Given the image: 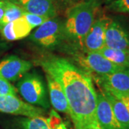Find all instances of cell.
I'll return each mask as SVG.
<instances>
[{
    "instance_id": "cell-1",
    "label": "cell",
    "mask_w": 129,
    "mask_h": 129,
    "mask_svg": "<svg viewBox=\"0 0 129 129\" xmlns=\"http://www.w3.org/2000/svg\"><path fill=\"white\" fill-rule=\"evenodd\" d=\"M38 63L62 88L75 129H88L89 125L97 120V92L91 75L70 60L58 56H46Z\"/></svg>"
},
{
    "instance_id": "cell-2",
    "label": "cell",
    "mask_w": 129,
    "mask_h": 129,
    "mask_svg": "<svg viewBox=\"0 0 129 129\" xmlns=\"http://www.w3.org/2000/svg\"><path fill=\"white\" fill-rule=\"evenodd\" d=\"M98 0H84L69 7L64 21L65 41L82 51L87 33L95 20Z\"/></svg>"
},
{
    "instance_id": "cell-3",
    "label": "cell",
    "mask_w": 129,
    "mask_h": 129,
    "mask_svg": "<svg viewBox=\"0 0 129 129\" xmlns=\"http://www.w3.org/2000/svg\"><path fill=\"white\" fill-rule=\"evenodd\" d=\"M17 88L27 103L43 109L50 108L45 84L37 73H27L19 80Z\"/></svg>"
},
{
    "instance_id": "cell-4",
    "label": "cell",
    "mask_w": 129,
    "mask_h": 129,
    "mask_svg": "<svg viewBox=\"0 0 129 129\" xmlns=\"http://www.w3.org/2000/svg\"><path fill=\"white\" fill-rule=\"evenodd\" d=\"M29 40L45 49H55L65 41L64 22L57 17L49 19L32 32Z\"/></svg>"
},
{
    "instance_id": "cell-5",
    "label": "cell",
    "mask_w": 129,
    "mask_h": 129,
    "mask_svg": "<svg viewBox=\"0 0 129 129\" xmlns=\"http://www.w3.org/2000/svg\"><path fill=\"white\" fill-rule=\"evenodd\" d=\"M75 56L79 64L90 75H104L128 69L113 64L98 52L82 51V52L75 54Z\"/></svg>"
},
{
    "instance_id": "cell-6",
    "label": "cell",
    "mask_w": 129,
    "mask_h": 129,
    "mask_svg": "<svg viewBox=\"0 0 129 129\" xmlns=\"http://www.w3.org/2000/svg\"><path fill=\"white\" fill-rule=\"evenodd\" d=\"M93 78L102 90L108 91L113 95H129V69L104 75H94Z\"/></svg>"
},
{
    "instance_id": "cell-7",
    "label": "cell",
    "mask_w": 129,
    "mask_h": 129,
    "mask_svg": "<svg viewBox=\"0 0 129 129\" xmlns=\"http://www.w3.org/2000/svg\"><path fill=\"white\" fill-rule=\"evenodd\" d=\"M0 112L27 118L43 116V108L22 101L16 95H0Z\"/></svg>"
},
{
    "instance_id": "cell-8",
    "label": "cell",
    "mask_w": 129,
    "mask_h": 129,
    "mask_svg": "<svg viewBox=\"0 0 129 129\" xmlns=\"http://www.w3.org/2000/svg\"><path fill=\"white\" fill-rule=\"evenodd\" d=\"M111 19L101 17L95 19L87 33L82 51L98 52L105 47V35Z\"/></svg>"
},
{
    "instance_id": "cell-9",
    "label": "cell",
    "mask_w": 129,
    "mask_h": 129,
    "mask_svg": "<svg viewBox=\"0 0 129 129\" xmlns=\"http://www.w3.org/2000/svg\"><path fill=\"white\" fill-rule=\"evenodd\" d=\"M31 62L17 56H9L0 61V78L8 81H16L32 68Z\"/></svg>"
},
{
    "instance_id": "cell-10",
    "label": "cell",
    "mask_w": 129,
    "mask_h": 129,
    "mask_svg": "<svg viewBox=\"0 0 129 129\" xmlns=\"http://www.w3.org/2000/svg\"><path fill=\"white\" fill-rule=\"evenodd\" d=\"M105 47L129 52V32L118 22L111 20L106 30Z\"/></svg>"
},
{
    "instance_id": "cell-11",
    "label": "cell",
    "mask_w": 129,
    "mask_h": 129,
    "mask_svg": "<svg viewBox=\"0 0 129 129\" xmlns=\"http://www.w3.org/2000/svg\"><path fill=\"white\" fill-rule=\"evenodd\" d=\"M96 120L102 129H120L111 103L103 92H97Z\"/></svg>"
},
{
    "instance_id": "cell-12",
    "label": "cell",
    "mask_w": 129,
    "mask_h": 129,
    "mask_svg": "<svg viewBox=\"0 0 129 129\" xmlns=\"http://www.w3.org/2000/svg\"><path fill=\"white\" fill-rule=\"evenodd\" d=\"M14 3L25 12L51 19L56 17L57 9L53 0H14Z\"/></svg>"
},
{
    "instance_id": "cell-13",
    "label": "cell",
    "mask_w": 129,
    "mask_h": 129,
    "mask_svg": "<svg viewBox=\"0 0 129 129\" xmlns=\"http://www.w3.org/2000/svg\"><path fill=\"white\" fill-rule=\"evenodd\" d=\"M33 29L27 20L22 17L6 24L0 28L2 37L8 41H15L27 37Z\"/></svg>"
},
{
    "instance_id": "cell-14",
    "label": "cell",
    "mask_w": 129,
    "mask_h": 129,
    "mask_svg": "<svg viewBox=\"0 0 129 129\" xmlns=\"http://www.w3.org/2000/svg\"><path fill=\"white\" fill-rule=\"evenodd\" d=\"M47 80L50 103L54 108V110L70 115L69 105L62 87L55 79L47 74Z\"/></svg>"
},
{
    "instance_id": "cell-15",
    "label": "cell",
    "mask_w": 129,
    "mask_h": 129,
    "mask_svg": "<svg viewBox=\"0 0 129 129\" xmlns=\"http://www.w3.org/2000/svg\"><path fill=\"white\" fill-rule=\"evenodd\" d=\"M101 92L111 103L115 120L120 129H129V113L125 105L119 98L109 92L106 90H102Z\"/></svg>"
},
{
    "instance_id": "cell-16",
    "label": "cell",
    "mask_w": 129,
    "mask_h": 129,
    "mask_svg": "<svg viewBox=\"0 0 129 129\" xmlns=\"http://www.w3.org/2000/svg\"><path fill=\"white\" fill-rule=\"evenodd\" d=\"M98 52L113 64L129 69V52H128L104 47Z\"/></svg>"
},
{
    "instance_id": "cell-17",
    "label": "cell",
    "mask_w": 129,
    "mask_h": 129,
    "mask_svg": "<svg viewBox=\"0 0 129 129\" xmlns=\"http://www.w3.org/2000/svg\"><path fill=\"white\" fill-rule=\"evenodd\" d=\"M24 11L19 5L9 0H7L4 16L0 21V28L6 24L12 22L23 16Z\"/></svg>"
},
{
    "instance_id": "cell-18",
    "label": "cell",
    "mask_w": 129,
    "mask_h": 129,
    "mask_svg": "<svg viewBox=\"0 0 129 129\" xmlns=\"http://www.w3.org/2000/svg\"><path fill=\"white\" fill-rule=\"evenodd\" d=\"M22 129H51L45 118L38 116L34 118L25 117L20 122Z\"/></svg>"
},
{
    "instance_id": "cell-19",
    "label": "cell",
    "mask_w": 129,
    "mask_h": 129,
    "mask_svg": "<svg viewBox=\"0 0 129 129\" xmlns=\"http://www.w3.org/2000/svg\"><path fill=\"white\" fill-rule=\"evenodd\" d=\"M46 120L51 129H68L60 115L55 110H51Z\"/></svg>"
},
{
    "instance_id": "cell-20",
    "label": "cell",
    "mask_w": 129,
    "mask_h": 129,
    "mask_svg": "<svg viewBox=\"0 0 129 129\" xmlns=\"http://www.w3.org/2000/svg\"><path fill=\"white\" fill-rule=\"evenodd\" d=\"M108 9L115 13L129 14V0H114L109 3Z\"/></svg>"
},
{
    "instance_id": "cell-21",
    "label": "cell",
    "mask_w": 129,
    "mask_h": 129,
    "mask_svg": "<svg viewBox=\"0 0 129 129\" xmlns=\"http://www.w3.org/2000/svg\"><path fill=\"white\" fill-rule=\"evenodd\" d=\"M23 17L24 18L27 20L28 23L29 24V25L32 27V29L37 27H40L44 22H45L49 19V18H47L46 17L31 14V13H28V12H24Z\"/></svg>"
},
{
    "instance_id": "cell-22",
    "label": "cell",
    "mask_w": 129,
    "mask_h": 129,
    "mask_svg": "<svg viewBox=\"0 0 129 129\" xmlns=\"http://www.w3.org/2000/svg\"><path fill=\"white\" fill-rule=\"evenodd\" d=\"M17 89L8 80L0 78V95H16Z\"/></svg>"
},
{
    "instance_id": "cell-23",
    "label": "cell",
    "mask_w": 129,
    "mask_h": 129,
    "mask_svg": "<svg viewBox=\"0 0 129 129\" xmlns=\"http://www.w3.org/2000/svg\"><path fill=\"white\" fill-rule=\"evenodd\" d=\"M116 98H119L121 101L124 103L129 113V95H114Z\"/></svg>"
},
{
    "instance_id": "cell-24",
    "label": "cell",
    "mask_w": 129,
    "mask_h": 129,
    "mask_svg": "<svg viewBox=\"0 0 129 129\" xmlns=\"http://www.w3.org/2000/svg\"><path fill=\"white\" fill-rule=\"evenodd\" d=\"M7 0H0V21L4 16Z\"/></svg>"
},
{
    "instance_id": "cell-25",
    "label": "cell",
    "mask_w": 129,
    "mask_h": 129,
    "mask_svg": "<svg viewBox=\"0 0 129 129\" xmlns=\"http://www.w3.org/2000/svg\"><path fill=\"white\" fill-rule=\"evenodd\" d=\"M88 129H102L101 128V126L99 125L98 121L95 120V121H93L92 123H91L90 124L88 125Z\"/></svg>"
},
{
    "instance_id": "cell-26",
    "label": "cell",
    "mask_w": 129,
    "mask_h": 129,
    "mask_svg": "<svg viewBox=\"0 0 129 129\" xmlns=\"http://www.w3.org/2000/svg\"><path fill=\"white\" fill-rule=\"evenodd\" d=\"M61 2H64V3H69V2H73L74 0H60Z\"/></svg>"
},
{
    "instance_id": "cell-27",
    "label": "cell",
    "mask_w": 129,
    "mask_h": 129,
    "mask_svg": "<svg viewBox=\"0 0 129 129\" xmlns=\"http://www.w3.org/2000/svg\"><path fill=\"white\" fill-rule=\"evenodd\" d=\"M81 1H84V0H81ZM107 2H113V1H114V0H106Z\"/></svg>"
}]
</instances>
